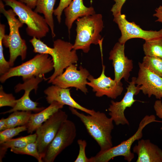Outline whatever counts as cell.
Wrapping results in <instances>:
<instances>
[{
    "mask_svg": "<svg viewBox=\"0 0 162 162\" xmlns=\"http://www.w3.org/2000/svg\"><path fill=\"white\" fill-rule=\"evenodd\" d=\"M5 5L10 7L19 20L27 27L26 31L29 36L40 39L46 36L50 28L44 17L24 3L17 0H2Z\"/></svg>",
    "mask_w": 162,
    "mask_h": 162,
    "instance_id": "6",
    "label": "cell"
},
{
    "mask_svg": "<svg viewBox=\"0 0 162 162\" xmlns=\"http://www.w3.org/2000/svg\"><path fill=\"white\" fill-rule=\"evenodd\" d=\"M64 11L65 16V23L69 33L73 22L79 18L96 13L93 7H87L84 5L83 0H72Z\"/></svg>",
    "mask_w": 162,
    "mask_h": 162,
    "instance_id": "18",
    "label": "cell"
},
{
    "mask_svg": "<svg viewBox=\"0 0 162 162\" xmlns=\"http://www.w3.org/2000/svg\"><path fill=\"white\" fill-rule=\"evenodd\" d=\"M136 77H133L126 88L127 91L123 98L119 101L112 100L108 108L109 114L117 125H129V123L124 115L126 109L130 107L137 101L134 96L138 94L140 90L136 84Z\"/></svg>",
    "mask_w": 162,
    "mask_h": 162,
    "instance_id": "11",
    "label": "cell"
},
{
    "mask_svg": "<svg viewBox=\"0 0 162 162\" xmlns=\"http://www.w3.org/2000/svg\"><path fill=\"white\" fill-rule=\"evenodd\" d=\"M35 53L46 54L51 57L53 63L54 71L46 80L51 83L57 76L62 74L64 70L72 64L77 63L78 58L76 50L70 43L58 39L53 42V47L48 46L40 40L33 37L29 40Z\"/></svg>",
    "mask_w": 162,
    "mask_h": 162,
    "instance_id": "1",
    "label": "cell"
},
{
    "mask_svg": "<svg viewBox=\"0 0 162 162\" xmlns=\"http://www.w3.org/2000/svg\"><path fill=\"white\" fill-rule=\"evenodd\" d=\"M69 108L71 113L79 118L83 124L89 134L99 146L100 151L113 146L111 133L114 125L111 117L99 111H95L92 115H85L76 109Z\"/></svg>",
    "mask_w": 162,
    "mask_h": 162,
    "instance_id": "2",
    "label": "cell"
},
{
    "mask_svg": "<svg viewBox=\"0 0 162 162\" xmlns=\"http://www.w3.org/2000/svg\"><path fill=\"white\" fill-rule=\"evenodd\" d=\"M10 151L16 154L31 156L35 158L38 162H43L38 151L36 142L30 143L22 148H11Z\"/></svg>",
    "mask_w": 162,
    "mask_h": 162,
    "instance_id": "26",
    "label": "cell"
},
{
    "mask_svg": "<svg viewBox=\"0 0 162 162\" xmlns=\"http://www.w3.org/2000/svg\"><path fill=\"white\" fill-rule=\"evenodd\" d=\"M125 44L118 42L116 43L109 53V59L112 61L114 73V80L117 83L124 79L128 82L130 73L133 69L132 60L125 56Z\"/></svg>",
    "mask_w": 162,
    "mask_h": 162,
    "instance_id": "15",
    "label": "cell"
},
{
    "mask_svg": "<svg viewBox=\"0 0 162 162\" xmlns=\"http://www.w3.org/2000/svg\"><path fill=\"white\" fill-rule=\"evenodd\" d=\"M143 49L145 56L162 59V38L145 41L143 45Z\"/></svg>",
    "mask_w": 162,
    "mask_h": 162,
    "instance_id": "24",
    "label": "cell"
},
{
    "mask_svg": "<svg viewBox=\"0 0 162 162\" xmlns=\"http://www.w3.org/2000/svg\"><path fill=\"white\" fill-rule=\"evenodd\" d=\"M154 109L156 116L159 118L162 119V102L160 100L155 101L154 105ZM160 129L162 130V127Z\"/></svg>",
    "mask_w": 162,
    "mask_h": 162,
    "instance_id": "33",
    "label": "cell"
},
{
    "mask_svg": "<svg viewBox=\"0 0 162 162\" xmlns=\"http://www.w3.org/2000/svg\"><path fill=\"white\" fill-rule=\"evenodd\" d=\"M90 75L88 71L81 66L78 70L77 66L72 64L55 78L51 83L63 88L74 87L86 94L88 92L86 86L87 80Z\"/></svg>",
    "mask_w": 162,
    "mask_h": 162,
    "instance_id": "12",
    "label": "cell"
},
{
    "mask_svg": "<svg viewBox=\"0 0 162 162\" xmlns=\"http://www.w3.org/2000/svg\"><path fill=\"white\" fill-rule=\"evenodd\" d=\"M24 3L30 8L33 9L35 8L38 0H18Z\"/></svg>",
    "mask_w": 162,
    "mask_h": 162,
    "instance_id": "34",
    "label": "cell"
},
{
    "mask_svg": "<svg viewBox=\"0 0 162 162\" xmlns=\"http://www.w3.org/2000/svg\"><path fill=\"white\" fill-rule=\"evenodd\" d=\"M64 106L60 103L54 101L47 107L40 111L32 114L26 124L27 133L32 134L53 114L59 110L62 109Z\"/></svg>",
    "mask_w": 162,
    "mask_h": 162,
    "instance_id": "19",
    "label": "cell"
},
{
    "mask_svg": "<svg viewBox=\"0 0 162 162\" xmlns=\"http://www.w3.org/2000/svg\"><path fill=\"white\" fill-rule=\"evenodd\" d=\"M102 70L101 74L95 78L90 75L87 80V85L91 87L95 92V96L100 97L106 96L109 98L115 99L120 96L123 90V84L121 82H117L115 80L107 77L105 74V66L102 64Z\"/></svg>",
    "mask_w": 162,
    "mask_h": 162,
    "instance_id": "13",
    "label": "cell"
},
{
    "mask_svg": "<svg viewBox=\"0 0 162 162\" xmlns=\"http://www.w3.org/2000/svg\"><path fill=\"white\" fill-rule=\"evenodd\" d=\"M27 130L26 125L8 128L0 132V144L12 138L22 132Z\"/></svg>",
    "mask_w": 162,
    "mask_h": 162,
    "instance_id": "28",
    "label": "cell"
},
{
    "mask_svg": "<svg viewBox=\"0 0 162 162\" xmlns=\"http://www.w3.org/2000/svg\"><path fill=\"white\" fill-rule=\"evenodd\" d=\"M5 32V26L0 23V74L3 75L7 72L11 67L9 62L5 60L3 53V39Z\"/></svg>",
    "mask_w": 162,
    "mask_h": 162,
    "instance_id": "27",
    "label": "cell"
},
{
    "mask_svg": "<svg viewBox=\"0 0 162 162\" xmlns=\"http://www.w3.org/2000/svg\"><path fill=\"white\" fill-rule=\"evenodd\" d=\"M56 0H38L34 11L42 14L51 31L52 38L56 36L53 14Z\"/></svg>",
    "mask_w": 162,
    "mask_h": 162,
    "instance_id": "20",
    "label": "cell"
},
{
    "mask_svg": "<svg viewBox=\"0 0 162 162\" xmlns=\"http://www.w3.org/2000/svg\"><path fill=\"white\" fill-rule=\"evenodd\" d=\"M54 69L52 59L49 55L39 53L32 59L18 66L11 67L9 70L1 75L0 81L4 82L14 76H21L24 81L34 77L42 76Z\"/></svg>",
    "mask_w": 162,
    "mask_h": 162,
    "instance_id": "7",
    "label": "cell"
},
{
    "mask_svg": "<svg viewBox=\"0 0 162 162\" xmlns=\"http://www.w3.org/2000/svg\"><path fill=\"white\" fill-rule=\"evenodd\" d=\"M155 13L153 14V16L157 18L155 22L162 23V11L158 9H155Z\"/></svg>",
    "mask_w": 162,
    "mask_h": 162,
    "instance_id": "35",
    "label": "cell"
},
{
    "mask_svg": "<svg viewBox=\"0 0 162 162\" xmlns=\"http://www.w3.org/2000/svg\"><path fill=\"white\" fill-rule=\"evenodd\" d=\"M141 63L144 67L162 77V58L145 56Z\"/></svg>",
    "mask_w": 162,
    "mask_h": 162,
    "instance_id": "25",
    "label": "cell"
},
{
    "mask_svg": "<svg viewBox=\"0 0 162 162\" xmlns=\"http://www.w3.org/2000/svg\"><path fill=\"white\" fill-rule=\"evenodd\" d=\"M79 147V152L74 162H89L86 154V148L87 142L85 140L79 139L77 141Z\"/></svg>",
    "mask_w": 162,
    "mask_h": 162,
    "instance_id": "30",
    "label": "cell"
},
{
    "mask_svg": "<svg viewBox=\"0 0 162 162\" xmlns=\"http://www.w3.org/2000/svg\"><path fill=\"white\" fill-rule=\"evenodd\" d=\"M113 21L117 24L121 32L118 39L121 44H125L132 38H141L146 41L162 38V28L158 31L143 30L134 22L128 21L124 14H121L114 16Z\"/></svg>",
    "mask_w": 162,
    "mask_h": 162,
    "instance_id": "10",
    "label": "cell"
},
{
    "mask_svg": "<svg viewBox=\"0 0 162 162\" xmlns=\"http://www.w3.org/2000/svg\"><path fill=\"white\" fill-rule=\"evenodd\" d=\"M76 36L73 48L81 50L87 53L92 44L102 46V40L100 33L104 27L102 15L95 14L79 17L76 22Z\"/></svg>",
    "mask_w": 162,
    "mask_h": 162,
    "instance_id": "3",
    "label": "cell"
},
{
    "mask_svg": "<svg viewBox=\"0 0 162 162\" xmlns=\"http://www.w3.org/2000/svg\"><path fill=\"white\" fill-rule=\"evenodd\" d=\"M12 112L7 118V128L27 124L32 114L31 111H16Z\"/></svg>",
    "mask_w": 162,
    "mask_h": 162,
    "instance_id": "21",
    "label": "cell"
},
{
    "mask_svg": "<svg viewBox=\"0 0 162 162\" xmlns=\"http://www.w3.org/2000/svg\"><path fill=\"white\" fill-rule=\"evenodd\" d=\"M138 65L136 85L149 98L154 95L156 98L160 100L162 98V77L144 67L141 62H139Z\"/></svg>",
    "mask_w": 162,
    "mask_h": 162,
    "instance_id": "14",
    "label": "cell"
},
{
    "mask_svg": "<svg viewBox=\"0 0 162 162\" xmlns=\"http://www.w3.org/2000/svg\"><path fill=\"white\" fill-rule=\"evenodd\" d=\"M76 136L74 123L67 120L62 124L56 135L50 144L43 162H53L57 157L74 142Z\"/></svg>",
    "mask_w": 162,
    "mask_h": 162,
    "instance_id": "9",
    "label": "cell"
},
{
    "mask_svg": "<svg viewBox=\"0 0 162 162\" xmlns=\"http://www.w3.org/2000/svg\"><path fill=\"white\" fill-rule=\"evenodd\" d=\"M36 138L37 135L35 133L15 139H12L0 144V149L7 151L9 148H22L30 143L36 142Z\"/></svg>",
    "mask_w": 162,
    "mask_h": 162,
    "instance_id": "22",
    "label": "cell"
},
{
    "mask_svg": "<svg viewBox=\"0 0 162 162\" xmlns=\"http://www.w3.org/2000/svg\"><path fill=\"white\" fill-rule=\"evenodd\" d=\"M158 9L162 11V6H160L158 8H157Z\"/></svg>",
    "mask_w": 162,
    "mask_h": 162,
    "instance_id": "37",
    "label": "cell"
},
{
    "mask_svg": "<svg viewBox=\"0 0 162 162\" xmlns=\"http://www.w3.org/2000/svg\"><path fill=\"white\" fill-rule=\"evenodd\" d=\"M38 103L33 101L31 99L26 100L21 98L16 100V103L14 107L7 111L2 112L1 114H4L11 113L15 111L19 110L33 111L36 112H38L45 108L43 107H38Z\"/></svg>",
    "mask_w": 162,
    "mask_h": 162,
    "instance_id": "23",
    "label": "cell"
},
{
    "mask_svg": "<svg viewBox=\"0 0 162 162\" xmlns=\"http://www.w3.org/2000/svg\"><path fill=\"white\" fill-rule=\"evenodd\" d=\"M0 12L6 17L9 27V34L4 35L3 44L9 49V62L11 67L18 57L20 56L22 60L26 57L27 48L26 42L22 38L19 31L24 24L16 18V15L11 8L8 10L5 9L2 0H0Z\"/></svg>",
    "mask_w": 162,
    "mask_h": 162,
    "instance_id": "4",
    "label": "cell"
},
{
    "mask_svg": "<svg viewBox=\"0 0 162 162\" xmlns=\"http://www.w3.org/2000/svg\"><path fill=\"white\" fill-rule=\"evenodd\" d=\"M68 116L61 109L52 115L35 130L38 151L43 159L47 148Z\"/></svg>",
    "mask_w": 162,
    "mask_h": 162,
    "instance_id": "8",
    "label": "cell"
},
{
    "mask_svg": "<svg viewBox=\"0 0 162 162\" xmlns=\"http://www.w3.org/2000/svg\"><path fill=\"white\" fill-rule=\"evenodd\" d=\"M7 118H2L0 120V131L4 130L7 128Z\"/></svg>",
    "mask_w": 162,
    "mask_h": 162,
    "instance_id": "36",
    "label": "cell"
},
{
    "mask_svg": "<svg viewBox=\"0 0 162 162\" xmlns=\"http://www.w3.org/2000/svg\"><path fill=\"white\" fill-rule=\"evenodd\" d=\"M136 162H162V150L149 139H141L133 148Z\"/></svg>",
    "mask_w": 162,
    "mask_h": 162,
    "instance_id": "17",
    "label": "cell"
},
{
    "mask_svg": "<svg viewBox=\"0 0 162 162\" xmlns=\"http://www.w3.org/2000/svg\"><path fill=\"white\" fill-rule=\"evenodd\" d=\"M154 122H162L161 121L156 120L154 115H146L140 122L137 131L133 135L116 146L105 151H100L95 156L89 158V162H108L118 156H122L125 160L131 162L134 157V153L131 151L132 145L135 141L142 137V131L145 127Z\"/></svg>",
    "mask_w": 162,
    "mask_h": 162,
    "instance_id": "5",
    "label": "cell"
},
{
    "mask_svg": "<svg viewBox=\"0 0 162 162\" xmlns=\"http://www.w3.org/2000/svg\"><path fill=\"white\" fill-rule=\"evenodd\" d=\"M126 0H114L115 3L112 6L111 11L113 16L121 14L122 8Z\"/></svg>",
    "mask_w": 162,
    "mask_h": 162,
    "instance_id": "32",
    "label": "cell"
},
{
    "mask_svg": "<svg viewBox=\"0 0 162 162\" xmlns=\"http://www.w3.org/2000/svg\"><path fill=\"white\" fill-rule=\"evenodd\" d=\"M16 100L12 94H7L4 91L2 86L0 87V107L9 106L13 108L14 107Z\"/></svg>",
    "mask_w": 162,
    "mask_h": 162,
    "instance_id": "29",
    "label": "cell"
},
{
    "mask_svg": "<svg viewBox=\"0 0 162 162\" xmlns=\"http://www.w3.org/2000/svg\"><path fill=\"white\" fill-rule=\"evenodd\" d=\"M72 0H60L57 7L54 10L53 14L56 16L59 23L61 21V16L63 11L70 4Z\"/></svg>",
    "mask_w": 162,
    "mask_h": 162,
    "instance_id": "31",
    "label": "cell"
},
{
    "mask_svg": "<svg viewBox=\"0 0 162 162\" xmlns=\"http://www.w3.org/2000/svg\"><path fill=\"white\" fill-rule=\"evenodd\" d=\"M70 90L69 88H63L53 85L45 89L44 92L46 96V100L50 104L54 101H56L64 105H67L69 107L81 110L88 114H93L95 111L82 106L72 97Z\"/></svg>",
    "mask_w": 162,
    "mask_h": 162,
    "instance_id": "16",
    "label": "cell"
}]
</instances>
